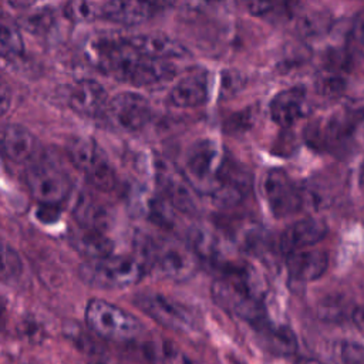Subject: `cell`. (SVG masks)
I'll return each mask as SVG.
<instances>
[{
  "label": "cell",
  "mask_w": 364,
  "mask_h": 364,
  "mask_svg": "<svg viewBox=\"0 0 364 364\" xmlns=\"http://www.w3.org/2000/svg\"><path fill=\"white\" fill-rule=\"evenodd\" d=\"M128 44L139 54L159 61L188 55L186 47L164 33H141L127 38Z\"/></svg>",
  "instance_id": "cell-13"
},
{
  "label": "cell",
  "mask_w": 364,
  "mask_h": 364,
  "mask_svg": "<svg viewBox=\"0 0 364 364\" xmlns=\"http://www.w3.org/2000/svg\"><path fill=\"white\" fill-rule=\"evenodd\" d=\"M142 249L151 266L166 279L186 280L198 269L196 253L176 240L148 237L144 240Z\"/></svg>",
  "instance_id": "cell-4"
},
{
  "label": "cell",
  "mask_w": 364,
  "mask_h": 364,
  "mask_svg": "<svg viewBox=\"0 0 364 364\" xmlns=\"http://www.w3.org/2000/svg\"><path fill=\"white\" fill-rule=\"evenodd\" d=\"M87 326L98 336L117 341L135 338L142 326L129 311L104 299L88 300L84 311Z\"/></svg>",
  "instance_id": "cell-5"
},
{
  "label": "cell",
  "mask_w": 364,
  "mask_h": 364,
  "mask_svg": "<svg viewBox=\"0 0 364 364\" xmlns=\"http://www.w3.org/2000/svg\"><path fill=\"white\" fill-rule=\"evenodd\" d=\"M1 151L13 162L27 161L36 151V136L20 124H4L0 134Z\"/></svg>",
  "instance_id": "cell-17"
},
{
  "label": "cell",
  "mask_w": 364,
  "mask_h": 364,
  "mask_svg": "<svg viewBox=\"0 0 364 364\" xmlns=\"http://www.w3.org/2000/svg\"><path fill=\"white\" fill-rule=\"evenodd\" d=\"M299 364H323V363H321V361H318V360H314V358H307V360L300 361Z\"/></svg>",
  "instance_id": "cell-39"
},
{
  "label": "cell",
  "mask_w": 364,
  "mask_h": 364,
  "mask_svg": "<svg viewBox=\"0 0 364 364\" xmlns=\"http://www.w3.org/2000/svg\"><path fill=\"white\" fill-rule=\"evenodd\" d=\"M26 185L31 196L43 206H57L70 193L71 181L64 169L50 161L38 159L31 162L24 172Z\"/></svg>",
  "instance_id": "cell-6"
},
{
  "label": "cell",
  "mask_w": 364,
  "mask_h": 364,
  "mask_svg": "<svg viewBox=\"0 0 364 364\" xmlns=\"http://www.w3.org/2000/svg\"><path fill=\"white\" fill-rule=\"evenodd\" d=\"M64 11L74 21H90L102 17V1H70L65 4Z\"/></svg>",
  "instance_id": "cell-27"
},
{
  "label": "cell",
  "mask_w": 364,
  "mask_h": 364,
  "mask_svg": "<svg viewBox=\"0 0 364 364\" xmlns=\"http://www.w3.org/2000/svg\"><path fill=\"white\" fill-rule=\"evenodd\" d=\"M70 242L73 247L85 256L88 260L101 259L111 255L114 243L101 229L92 228H81L78 226L70 236Z\"/></svg>",
  "instance_id": "cell-19"
},
{
  "label": "cell",
  "mask_w": 364,
  "mask_h": 364,
  "mask_svg": "<svg viewBox=\"0 0 364 364\" xmlns=\"http://www.w3.org/2000/svg\"><path fill=\"white\" fill-rule=\"evenodd\" d=\"M257 333L262 334L264 344L274 354L293 355L297 351V337L294 331L286 324H274L269 321Z\"/></svg>",
  "instance_id": "cell-22"
},
{
  "label": "cell",
  "mask_w": 364,
  "mask_h": 364,
  "mask_svg": "<svg viewBox=\"0 0 364 364\" xmlns=\"http://www.w3.org/2000/svg\"><path fill=\"white\" fill-rule=\"evenodd\" d=\"M111 121L125 129L138 131L144 128L152 115L149 101L136 92H118L108 100L107 109Z\"/></svg>",
  "instance_id": "cell-9"
},
{
  "label": "cell",
  "mask_w": 364,
  "mask_h": 364,
  "mask_svg": "<svg viewBox=\"0 0 364 364\" xmlns=\"http://www.w3.org/2000/svg\"><path fill=\"white\" fill-rule=\"evenodd\" d=\"M135 304L151 318L179 333H193L200 327L198 316L188 306L155 291L139 293Z\"/></svg>",
  "instance_id": "cell-7"
},
{
  "label": "cell",
  "mask_w": 364,
  "mask_h": 364,
  "mask_svg": "<svg viewBox=\"0 0 364 364\" xmlns=\"http://www.w3.org/2000/svg\"><path fill=\"white\" fill-rule=\"evenodd\" d=\"M307 109L306 92L301 87H291L279 91L269 104L272 119L282 127L297 122Z\"/></svg>",
  "instance_id": "cell-15"
},
{
  "label": "cell",
  "mask_w": 364,
  "mask_h": 364,
  "mask_svg": "<svg viewBox=\"0 0 364 364\" xmlns=\"http://www.w3.org/2000/svg\"><path fill=\"white\" fill-rule=\"evenodd\" d=\"M286 267L291 279L297 282H313L321 277L328 267V256L323 250L303 249L289 253Z\"/></svg>",
  "instance_id": "cell-16"
},
{
  "label": "cell",
  "mask_w": 364,
  "mask_h": 364,
  "mask_svg": "<svg viewBox=\"0 0 364 364\" xmlns=\"http://www.w3.org/2000/svg\"><path fill=\"white\" fill-rule=\"evenodd\" d=\"M252 183V175L233 159H226L209 198L218 205H235L243 199Z\"/></svg>",
  "instance_id": "cell-10"
},
{
  "label": "cell",
  "mask_w": 364,
  "mask_h": 364,
  "mask_svg": "<svg viewBox=\"0 0 364 364\" xmlns=\"http://www.w3.org/2000/svg\"><path fill=\"white\" fill-rule=\"evenodd\" d=\"M327 235V225L316 218H306L289 225L279 237V247L286 255L307 249Z\"/></svg>",
  "instance_id": "cell-12"
},
{
  "label": "cell",
  "mask_w": 364,
  "mask_h": 364,
  "mask_svg": "<svg viewBox=\"0 0 364 364\" xmlns=\"http://www.w3.org/2000/svg\"><path fill=\"white\" fill-rule=\"evenodd\" d=\"M155 6L144 1H102V17L114 23L134 26L152 17L156 11Z\"/></svg>",
  "instance_id": "cell-18"
},
{
  "label": "cell",
  "mask_w": 364,
  "mask_h": 364,
  "mask_svg": "<svg viewBox=\"0 0 364 364\" xmlns=\"http://www.w3.org/2000/svg\"><path fill=\"white\" fill-rule=\"evenodd\" d=\"M7 95H9V91H7V87L6 84L1 85V92H0V101H1V112L4 114L6 109H7V105H9V100H7Z\"/></svg>",
  "instance_id": "cell-37"
},
{
  "label": "cell",
  "mask_w": 364,
  "mask_h": 364,
  "mask_svg": "<svg viewBox=\"0 0 364 364\" xmlns=\"http://www.w3.org/2000/svg\"><path fill=\"white\" fill-rule=\"evenodd\" d=\"M67 155L70 162L85 176L107 161L97 142L90 136H73L67 142Z\"/></svg>",
  "instance_id": "cell-20"
},
{
  "label": "cell",
  "mask_w": 364,
  "mask_h": 364,
  "mask_svg": "<svg viewBox=\"0 0 364 364\" xmlns=\"http://www.w3.org/2000/svg\"><path fill=\"white\" fill-rule=\"evenodd\" d=\"M274 7H276V4L267 3V1H253V3H249V4H247L249 13L256 14V16H262V14L272 13Z\"/></svg>",
  "instance_id": "cell-34"
},
{
  "label": "cell",
  "mask_w": 364,
  "mask_h": 364,
  "mask_svg": "<svg viewBox=\"0 0 364 364\" xmlns=\"http://www.w3.org/2000/svg\"><path fill=\"white\" fill-rule=\"evenodd\" d=\"M344 87H346L344 78L337 74H324L318 77L316 82L317 92L324 97H336L343 92Z\"/></svg>",
  "instance_id": "cell-30"
},
{
  "label": "cell",
  "mask_w": 364,
  "mask_h": 364,
  "mask_svg": "<svg viewBox=\"0 0 364 364\" xmlns=\"http://www.w3.org/2000/svg\"><path fill=\"white\" fill-rule=\"evenodd\" d=\"M161 364H196L191 357H188L178 346L169 341H164L159 351Z\"/></svg>",
  "instance_id": "cell-31"
},
{
  "label": "cell",
  "mask_w": 364,
  "mask_h": 364,
  "mask_svg": "<svg viewBox=\"0 0 364 364\" xmlns=\"http://www.w3.org/2000/svg\"><path fill=\"white\" fill-rule=\"evenodd\" d=\"M260 191L276 218L294 215L303 208L304 195L301 189L283 169L272 168L266 171L260 182Z\"/></svg>",
  "instance_id": "cell-8"
},
{
  "label": "cell",
  "mask_w": 364,
  "mask_h": 364,
  "mask_svg": "<svg viewBox=\"0 0 364 364\" xmlns=\"http://www.w3.org/2000/svg\"><path fill=\"white\" fill-rule=\"evenodd\" d=\"M353 320H354L357 328L364 334V306L363 307H357L353 311Z\"/></svg>",
  "instance_id": "cell-36"
},
{
  "label": "cell",
  "mask_w": 364,
  "mask_h": 364,
  "mask_svg": "<svg viewBox=\"0 0 364 364\" xmlns=\"http://www.w3.org/2000/svg\"><path fill=\"white\" fill-rule=\"evenodd\" d=\"M159 181L168 202L173 208L186 213H193L196 210V202L191 191V185L186 183L183 178L181 179L172 172L165 171L162 172Z\"/></svg>",
  "instance_id": "cell-21"
},
{
  "label": "cell",
  "mask_w": 364,
  "mask_h": 364,
  "mask_svg": "<svg viewBox=\"0 0 364 364\" xmlns=\"http://www.w3.org/2000/svg\"><path fill=\"white\" fill-rule=\"evenodd\" d=\"M358 185H360L361 192L364 193V161L361 162V166H360V171H358Z\"/></svg>",
  "instance_id": "cell-38"
},
{
  "label": "cell",
  "mask_w": 364,
  "mask_h": 364,
  "mask_svg": "<svg viewBox=\"0 0 364 364\" xmlns=\"http://www.w3.org/2000/svg\"><path fill=\"white\" fill-rule=\"evenodd\" d=\"M0 53L3 58H17L24 53V41L17 23L1 18L0 23Z\"/></svg>",
  "instance_id": "cell-24"
},
{
  "label": "cell",
  "mask_w": 364,
  "mask_h": 364,
  "mask_svg": "<svg viewBox=\"0 0 364 364\" xmlns=\"http://www.w3.org/2000/svg\"><path fill=\"white\" fill-rule=\"evenodd\" d=\"M67 101L71 109L82 115H97L107 109L108 95L101 82L94 78H78L70 84Z\"/></svg>",
  "instance_id": "cell-11"
},
{
  "label": "cell",
  "mask_w": 364,
  "mask_h": 364,
  "mask_svg": "<svg viewBox=\"0 0 364 364\" xmlns=\"http://www.w3.org/2000/svg\"><path fill=\"white\" fill-rule=\"evenodd\" d=\"M327 26V20L323 14L313 13L307 14L299 21V28L306 36H316L317 33H321Z\"/></svg>",
  "instance_id": "cell-32"
},
{
  "label": "cell",
  "mask_w": 364,
  "mask_h": 364,
  "mask_svg": "<svg viewBox=\"0 0 364 364\" xmlns=\"http://www.w3.org/2000/svg\"><path fill=\"white\" fill-rule=\"evenodd\" d=\"M334 364H364V346L351 340H340L333 347Z\"/></svg>",
  "instance_id": "cell-26"
},
{
  "label": "cell",
  "mask_w": 364,
  "mask_h": 364,
  "mask_svg": "<svg viewBox=\"0 0 364 364\" xmlns=\"http://www.w3.org/2000/svg\"><path fill=\"white\" fill-rule=\"evenodd\" d=\"M226 159L228 156L216 141L210 138L198 139L185 154L183 178L193 189L209 196Z\"/></svg>",
  "instance_id": "cell-3"
},
{
  "label": "cell",
  "mask_w": 364,
  "mask_h": 364,
  "mask_svg": "<svg viewBox=\"0 0 364 364\" xmlns=\"http://www.w3.org/2000/svg\"><path fill=\"white\" fill-rule=\"evenodd\" d=\"M142 262L128 255H109L87 260L80 267V277L92 287L121 289L135 284L142 279Z\"/></svg>",
  "instance_id": "cell-2"
},
{
  "label": "cell",
  "mask_w": 364,
  "mask_h": 364,
  "mask_svg": "<svg viewBox=\"0 0 364 364\" xmlns=\"http://www.w3.org/2000/svg\"><path fill=\"white\" fill-rule=\"evenodd\" d=\"M256 118V111L255 107H247L236 114H233L228 121H226V131L237 134L249 129L252 124L255 122Z\"/></svg>",
  "instance_id": "cell-29"
},
{
  "label": "cell",
  "mask_w": 364,
  "mask_h": 364,
  "mask_svg": "<svg viewBox=\"0 0 364 364\" xmlns=\"http://www.w3.org/2000/svg\"><path fill=\"white\" fill-rule=\"evenodd\" d=\"M74 218L81 228L104 229L107 220V210L90 193L82 192L74 205Z\"/></svg>",
  "instance_id": "cell-23"
},
{
  "label": "cell",
  "mask_w": 364,
  "mask_h": 364,
  "mask_svg": "<svg viewBox=\"0 0 364 364\" xmlns=\"http://www.w3.org/2000/svg\"><path fill=\"white\" fill-rule=\"evenodd\" d=\"M87 179L90 183L98 189V191H112L117 185V175L114 168L109 165L108 161L101 164L98 168H95L92 172L87 175Z\"/></svg>",
  "instance_id": "cell-28"
},
{
  "label": "cell",
  "mask_w": 364,
  "mask_h": 364,
  "mask_svg": "<svg viewBox=\"0 0 364 364\" xmlns=\"http://www.w3.org/2000/svg\"><path fill=\"white\" fill-rule=\"evenodd\" d=\"M92 48L98 65L107 74L136 87L155 85L175 75V67L171 63L139 54L127 38H101L92 44Z\"/></svg>",
  "instance_id": "cell-1"
},
{
  "label": "cell",
  "mask_w": 364,
  "mask_h": 364,
  "mask_svg": "<svg viewBox=\"0 0 364 364\" xmlns=\"http://www.w3.org/2000/svg\"><path fill=\"white\" fill-rule=\"evenodd\" d=\"M54 21V13L48 6L34 9L33 11H27L20 18V26L33 33V34H41L46 33Z\"/></svg>",
  "instance_id": "cell-25"
},
{
  "label": "cell",
  "mask_w": 364,
  "mask_h": 364,
  "mask_svg": "<svg viewBox=\"0 0 364 364\" xmlns=\"http://www.w3.org/2000/svg\"><path fill=\"white\" fill-rule=\"evenodd\" d=\"M351 33H353V37H354L360 44L364 46V11H361V13L355 17V20H354V23H353Z\"/></svg>",
  "instance_id": "cell-35"
},
{
  "label": "cell",
  "mask_w": 364,
  "mask_h": 364,
  "mask_svg": "<svg viewBox=\"0 0 364 364\" xmlns=\"http://www.w3.org/2000/svg\"><path fill=\"white\" fill-rule=\"evenodd\" d=\"M21 269V263H20V259L17 256V253L10 249L9 246H3V279H11L14 276L18 274Z\"/></svg>",
  "instance_id": "cell-33"
},
{
  "label": "cell",
  "mask_w": 364,
  "mask_h": 364,
  "mask_svg": "<svg viewBox=\"0 0 364 364\" xmlns=\"http://www.w3.org/2000/svg\"><path fill=\"white\" fill-rule=\"evenodd\" d=\"M209 94V75L205 70L196 68L183 74L171 88L169 101L182 108L200 105Z\"/></svg>",
  "instance_id": "cell-14"
}]
</instances>
